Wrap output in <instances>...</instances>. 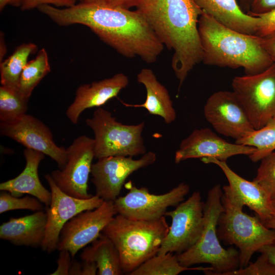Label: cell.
<instances>
[{
    "mask_svg": "<svg viewBox=\"0 0 275 275\" xmlns=\"http://www.w3.org/2000/svg\"><path fill=\"white\" fill-rule=\"evenodd\" d=\"M38 10L60 26L81 24L103 42L127 58L155 62L164 45L140 11H132L111 0H85L60 8L44 5Z\"/></svg>",
    "mask_w": 275,
    "mask_h": 275,
    "instance_id": "obj_1",
    "label": "cell"
},
{
    "mask_svg": "<svg viewBox=\"0 0 275 275\" xmlns=\"http://www.w3.org/2000/svg\"><path fill=\"white\" fill-rule=\"evenodd\" d=\"M136 9L163 45L173 50L171 65L179 89L202 61L198 20L203 11L194 0H146Z\"/></svg>",
    "mask_w": 275,
    "mask_h": 275,
    "instance_id": "obj_2",
    "label": "cell"
},
{
    "mask_svg": "<svg viewBox=\"0 0 275 275\" xmlns=\"http://www.w3.org/2000/svg\"><path fill=\"white\" fill-rule=\"evenodd\" d=\"M198 31L202 62L207 65L242 68L246 75H254L274 63L260 36L232 30L204 12L199 18Z\"/></svg>",
    "mask_w": 275,
    "mask_h": 275,
    "instance_id": "obj_3",
    "label": "cell"
},
{
    "mask_svg": "<svg viewBox=\"0 0 275 275\" xmlns=\"http://www.w3.org/2000/svg\"><path fill=\"white\" fill-rule=\"evenodd\" d=\"M165 217L136 220L117 214L103 229L118 251L124 273L129 274L157 254L169 230Z\"/></svg>",
    "mask_w": 275,
    "mask_h": 275,
    "instance_id": "obj_4",
    "label": "cell"
},
{
    "mask_svg": "<svg viewBox=\"0 0 275 275\" xmlns=\"http://www.w3.org/2000/svg\"><path fill=\"white\" fill-rule=\"evenodd\" d=\"M222 195L220 184L208 191L204 204V225L201 236L191 248L177 255L182 265L191 267L208 264L212 268L208 274L210 275H227L239 267V251L233 247L224 248L217 235L218 221L224 210Z\"/></svg>",
    "mask_w": 275,
    "mask_h": 275,
    "instance_id": "obj_5",
    "label": "cell"
},
{
    "mask_svg": "<svg viewBox=\"0 0 275 275\" xmlns=\"http://www.w3.org/2000/svg\"><path fill=\"white\" fill-rule=\"evenodd\" d=\"M222 189L224 210L218 221L217 235L219 239L238 249L239 268H243L256 252L275 241V230L266 227L257 216L244 212V205L227 185Z\"/></svg>",
    "mask_w": 275,
    "mask_h": 275,
    "instance_id": "obj_6",
    "label": "cell"
},
{
    "mask_svg": "<svg viewBox=\"0 0 275 275\" xmlns=\"http://www.w3.org/2000/svg\"><path fill=\"white\" fill-rule=\"evenodd\" d=\"M86 124L94 134L95 158L111 156L133 157L146 153L142 135L145 122L126 125L118 121L112 113L101 107L96 109Z\"/></svg>",
    "mask_w": 275,
    "mask_h": 275,
    "instance_id": "obj_7",
    "label": "cell"
},
{
    "mask_svg": "<svg viewBox=\"0 0 275 275\" xmlns=\"http://www.w3.org/2000/svg\"><path fill=\"white\" fill-rule=\"evenodd\" d=\"M232 87L255 130L275 118V62L260 73L235 77Z\"/></svg>",
    "mask_w": 275,
    "mask_h": 275,
    "instance_id": "obj_8",
    "label": "cell"
},
{
    "mask_svg": "<svg viewBox=\"0 0 275 275\" xmlns=\"http://www.w3.org/2000/svg\"><path fill=\"white\" fill-rule=\"evenodd\" d=\"M204 204L200 192L195 191L174 210L166 212L164 216L170 217L172 223L158 255L179 254L196 244L203 228Z\"/></svg>",
    "mask_w": 275,
    "mask_h": 275,
    "instance_id": "obj_9",
    "label": "cell"
},
{
    "mask_svg": "<svg viewBox=\"0 0 275 275\" xmlns=\"http://www.w3.org/2000/svg\"><path fill=\"white\" fill-rule=\"evenodd\" d=\"M128 188L125 195L119 197L114 202L117 214L132 219L144 221L164 216L169 207L177 206L184 201L190 189L184 182L160 195L151 194L146 187L138 188L131 183Z\"/></svg>",
    "mask_w": 275,
    "mask_h": 275,
    "instance_id": "obj_10",
    "label": "cell"
},
{
    "mask_svg": "<svg viewBox=\"0 0 275 275\" xmlns=\"http://www.w3.org/2000/svg\"><path fill=\"white\" fill-rule=\"evenodd\" d=\"M94 145V139L86 135L77 137L66 149L64 167L51 172L57 185L68 195L83 199L92 196L88 193V180L95 158Z\"/></svg>",
    "mask_w": 275,
    "mask_h": 275,
    "instance_id": "obj_11",
    "label": "cell"
},
{
    "mask_svg": "<svg viewBox=\"0 0 275 275\" xmlns=\"http://www.w3.org/2000/svg\"><path fill=\"white\" fill-rule=\"evenodd\" d=\"M91 175L96 195L104 201L114 202L119 196L127 178L133 172L155 162L156 154L146 152L138 159L132 157L111 156L97 159Z\"/></svg>",
    "mask_w": 275,
    "mask_h": 275,
    "instance_id": "obj_12",
    "label": "cell"
},
{
    "mask_svg": "<svg viewBox=\"0 0 275 275\" xmlns=\"http://www.w3.org/2000/svg\"><path fill=\"white\" fill-rule=\"evenodd\" d=\"M45 178L50 187L51 198L46 211L47 223L41 248L43 251L51 253L57 250L60 235L66 223L84 211L98 208L104 201L96 195L85 199L71 196L57 185L50 174H46Z\"/></svg>",
    "mask_w": 275,
    "mask_h": 275,
    "instance_id": "obj_13",
    "label": "cell"
},
{
    "mask_svg": "<svg viewBox=\"0 0 275 275\" xmlns=\"http://www.w3.org/2000/svg\"><path fill=\"white\" fill-rule=\"evenodd\" d=\"M204 115L216 132L235 141L255 130L233 91H219L213 93L204 105Z\"/></svg>",
    "mask_w": 275,
    "mask_h": 275,
    "instance_id": "obj_14",
    "label": "cell"
},
{
    "mask_svg": "<svg viewBox=\"0 0 275 275\" xmlns=\"http://www.w3.org/2000/svg\"><path fill=\"white\" fill-rule=\"evenodd\" d=\"M117 214L113 201H103L96 209L78 213L62 228L57 250H67L73 258L79 250L100 236L103 229Z\"/></svg>",
    "mask_w": 275,
    "mask_h": 275,
    "instance_id": "obj_15",
    "label": "cell"
},
{
    "mask_svg": "<svg viewBox=\"0 0 275 275\" xmlns=\"http://www.w3.org/2000/svg\"><path fill=\"white\" fill-rule=\"evenodd\" d=\"M0 133L21 144L26 148L48 156L59 169L65 166L67 150L57 145L50 129L41 120L26 113L10 121L0 122Z\"/></svg>",
    "mask_w": 275,
    "mask_h": 275,
    "instance_id": "obj_16",
    "label": "cell"
},
{
    "mask_svg": "<svg viewBox=\"0 0 275 275\" xmlns=\"http://www.w3.org/2000/svg\"><path fill=\"white\" fill-rule=\"evenodd\" d=\"M255 150L252 146L229 143L209 128L196 129L181 141L174 161L179 163L188 159L212 157L226 161L233 156H249Z\"/></svg>",
    "mask_w": 275,
    "mask_h": 275,
    "instance_id": "obj_17",
    "label": "cell"
},
{
    "mask_svg": "<svg viewBox=\"0 0 275 275\" xmlns=\"http://www.w3.org/2000/svg\"><path fill=\"white\" fill-rule=\"evenodd\" d=\"M201 160L204 163L216 164L222 170L228 181L227 186L231 193L244 206L253 210L263 224L273 216L271 199L259 184L238 175L226 161L212 157H204Z\"/></svg>",
    "mask_w": 275,
    "mask_h": 275,
    "instance_id": "obj_18",
    "label": "cell"
},
{
    "mask_svg": "<svg viewBox=\"0 0 275 275\" xmlns=\"http://www.w3.org/2000/svg\"><path fill=\"white\" fill-rule=\"evenodd\" d=\"M128 84V77L123 73H118L110 78L80 85L73 101L66 110L67 118L72 123L77 124L82 112L104 105L117 97Z\"/></svg>",
    "mask_w": 275,
    "mask_h": 275,
    "instance_id": "obj_19",
    "label": "cell"
},
{
    "mask_svg": "<svg viewBox=\"0 0 275 275\" xmlns=\"http://www.w3.org/2000/svg\"><path fill=\"white\" fill-rule=\"evenodd\" d=\"M25 166L22 172L14 178L0 184L1 191L20 197L24 194L31 195L48 206L51 194L41 183L38 175L39 165L45 154L36 150L26 148L23 151Z\"/></svg>",
    "mask_w": 275,
    "mask_h": 275,
    "instance_id": "obj_20",
    "label": "cell"
},
{
    "mask_svg": "<svg viewBox=\"0 0 275 275\" xmlns=\"http://www.w3.org/2000/svg\"><path fill=\"white\" fill-rule=\"evenodd\" d=\"M203 11L221 24L234 31L257 35L261 19L244 13L236 0H194Z\"/></svg>",
    "mask_w": 275,
    "mask_h": 275,
    "instance_id": "obj_21",
    "label": "cell"
},
{
    "mask_svg": "<svg viewBox=\"0 0 275 275\" xmlns=\"http://www.w3.org/2000/svg\"><path fill=\"white\" fill-rule=\"evenodd\" d=\"M46 223V213L42 210L22 217H11L0 226V238L15 245L41 247Z\"/></svg>",
    "mask_w": 275,
    "mask_h": 275,
    "instance_id": "obj_22",
    "label": "cell"
},
{
    "mask_svg": "<svg viewBox=\"0 0 275 275\" xmlns=\"http://www.w3.org/2000/svg\"><path fill=\"white\" fill-rule=\"evenodd\" d=\"M138 82L143 85L146 90L145 101L142 104H131L121 101L127 107H144L150 114L160 116L167 124L175 121L176 113L167 88L157 79L153 71L143 68L136 76Z\"/></svg>",
    "mask_w": 275,
    "mask_h": 275,
    "instance_id": "obj_23",
    "label": "cell"
},
{
    "mask_svg": "<svg viewBox=\"0 0 275 275\" xmlns=\"http://www.w3.org/2000/svg\"><path fill=\"white\" fill-rule=\"evenodd\" d=\"M80 258L82 260L95 262L98 267L97 274L121 275L124 273L117 249L102 233L91 246L84 250Z\"/></svg>",
    "mask_w": 275,
    "mask_h": 275,
    "instance_id": "obj_24",
    "label": "cell"
},
{
    "mask_svg": "<svg viewBox=\"0 0 275 275\" xmlns=\"http://www.w3.org/2000/svg\"><path fill=\"white\" fill-rule=\"evenodd\" d=\"M187 270L202 271L208 274L212 271L210 266L186 267L182 265L177 256L168 253L156 255L142 264L129 275H177Z\"/></svg>",
    "mask_w": 275,
    "mask_h": 275,
    "instance_id": "obj_25",
    "label": "cell"
},
{
    "mask_svg": "<svg viewBox=\"0 0 275 275\" xmlns=\"http://www.w3.org/2000/svg\"><path fill=\"white\" fill-rule=\"evenodd\" d=\"M37 50L33 43H24L15 49L12 54L0 64L1 84L2 86L17 89L21 73L31 54Z\"/></svg>",
    "mask_w": 275,
    "mask_h": 275,
    "instance_id": "obj_26",
    "label": "cell"
},
{
    "mask_svg": "<svg viewBox=\"0 0 275 275\" xmlns=\"http://www.w3.org/2000/svg\"><path fill=\"white\" fill-rule=\"evenodd\" d=\"M50 72L48 53L45 49L42 48L24 68L20 77L18 91L23 97L29 99L35 88Z\"/></svg>",
    "mask_w": 275,
    "mask_h": 275,
    "instance_id": "obj_27",
    "label": "cell"
},
{
    "mask_svg": "<svg viewBox=\"0 0 275 275\" xmlns=\"http://www.w3.org/2000/svg\"><path fill=\"white\" fill-rule=\"evenodd\" d=\"M235 143L254 147L255 151L249 157L254 162L260 161L275 151V118L261 128L255 130L246 136L236 141Z\"/></svg>",
    "mask_w": 275,
    "mask_h": 275,
    "instance_id": "obj_28",
    "label": "cell"
},
{
    "mask_svg": "<svg viewBox=\"0 0 275 275\" xmlns=\"http://www.w3.org/2000/svg\"><path fill=\"white\" fill-rule=\"evenodd\" d=\"M28 98L23 97L17 89L0 87V122L13 120L26 113Z\"/></svg>",
    "mask_w": 275,
    "mask_h": 275,
    "instance_id": "obj_29",
    "label": "cell"
},
{
    "mask_svg": "<svg viewBox=\"0 0 275 275\" xmlns=\"http://www.w3.org/2000/svg\"><path fill=\"white\" fill-rule=\"evenodd\" d=\"M260 161L253 181L262 187L272 200L275 197V151Z\"/></svg>",
    "mask_w": 275,
    "mask_h": 275,
    "instance_id": "obj_30",
    "label": "cell"
},
{
    "mask_svg": "<svg viewBox=\"0 0 275 275\" xmlns=\"http://www.w3.org/2000/svg\"><path fill=\"white\" fill-rule=\"evenodd\" d=\"M42 202L35 197L25 196L19 198L9 192L2 191L0 194V213L17 209H27L34 211L42 210Z\"/></svg>",
    "mask_w": 275,
    "mask_h": 275,
    "instance_id": "obj_31",
    "label": "cell"
},
{
    "mask_svg": "<svg viewBox=\"0 0 275 275\" xmlns=\"http://www.w3.org/2000/svg\"><path fill=\"white\" fill-rule=\"evenodd\" d=\"M227 275H275V265L265 254L261 253L254 262H250L245 267L239 268Z\"/></svg>",
    "mask_w": 275,
    "mask_h": 275,
    "instance_id": "obj_32",
    "label": "cell"
},
{
    "mask_svg": "<svg viewBox=\"0 0 275 275\" xmlns=\"http://www.w3.org/2000/svg\"><path fill=\"white\" fill-rule=\"evenodd\" d=\"M76 3L75 0H22L20 9L28 11L38 8L41 5H48L57 8H67L73 6Z\"/></svg>",
    "mask_w": 275,
    "mask_h": 275,
    "instance_id": "obj_33",
    "label": "cell"
},
{
    "mask_svg": "<svg viewBox=\"0 0 275 275\" xmlns=\"http://www.w3.org/2000/svg\"><path fill=\"white\" fill-rule=\"evenodd\" d=\"M252 16L259 17L261 19L257 36L264 37L275 32V9Z\"/></svg>",
    "mask_w": 275,
    "mask_h": 275,
    "instance_id": "obj_34",
    "label": "cell"
},
{
    "mask_svg": "<svg viewBox=\"0 0 275 275\" xmlns=\"http://www.w3.org/2000/svg\"><path fill=\"white\" fill-rule=\"evenodd\" d=\"M57 259L58 266L57 269L50 274L52 275H69V269L71 264V255L67 250L60 251Z\"/></svg>",
    "mask_w": 275,
    "mask_h": 275,
    "instance_id": "obj_35",
    "label": "cell"
},
{
    "mask_svg": "<svg viewBox=\"0 0 275 275\" xmlns=\"http://www.w3.org/2000/svg\"><path fill=\"white\" fill-rule=\"evenodd\" d=\"M275 9V0H252L248 13L251 15L263 13Z\"/></svg>",
    "mask_w": 275,
    "mask_h": 275,
    "instance_id": "obj_36",
    "label": "cell"
},
{
    "mask_svg": "<svg viewBox=\"0 0 275 275\" xmlns=\"http://www.w3.org/2000/svg\"><path fill=\"white\" fill-rule=\"evenodd\" d=\"M262 46L275 62V32L268 35L260 37Z\"/></svg>",
    "mask_w": 275,
    "mask_h": 275,
    "instance_id": "obj_37",
    "label": "cell"
},
{
    "mask_svg": "<svg viewBox=\"0 0 275 275\" xmlns=\"http://www.w3.org/2000/svg\"><path fill=\"white\" fill-rule=\"evenodd\" d=\"M81 275H95L98 272V267L95 262L82 260Z\"/></svg>",
    "mask_w": 275,
    "mask_h": 275,
    "instance_id": "obj_38",
    "label": "cell"
},
{
    "mask_svg": "<svg viewBox=\"0 0 275 275\" xmlns=\"http://www.w3.org/2000/svg\"><path fill=\"white\" fill-rule=\"evenodd\" d=\"M258 252L265 254L270 262L275 265V241L264 246Z\"/></svg>",
    "mask_w": 275,
    "mask_h": 275,
    "instance_id": "obj_39",
    "label": "cell"
},
{
    "mask_svg": "<svg viewBox=\"0 0 275 275\" xmlns=\"http://www.w3.org/2000/svg\"><path fill=\"white\" fill-rule=\"evenodd\" d=\"M114 3L127 9L138 7L146 0H111Z\"/></svg>",
    "mask_w": 275,
    "mask_h": 275,
    "instance_id": "obj_40",
    "label": "cell"
},
{
    "mask_svg": "<svg viewBox=\"0 0 275 275\" xmlns=\"http://www.w3.org/2000/svg\"><path fill=\"white\" fill-rule=\"evenodd\" d=\"M22 2V0H0V11H2L8 5L20 7Z\"/></svg>",
    "mask_w": 275,
    "mask_h": 275,
    "instance_id": "obj_41",
    "label": "cell"
},
{
    "mask_svg": "<svg viewBox=\"0 0 275 275\" xmlns=\"http://www.w3.org/2000/svg\"><path fill=\"white\" fill-rule=\"evenodd\" d=\"M69 275H81V264L76 261H72Z\"/></svg>",
    "mask_w": 275,
    "mask_h": 275,
    "instance_id": "obj_42",
    "label": "cell"
},
{
    "mask_svg": "<svg viewBox=\"0 0 275 275\" xmlns=\"http://www.w3.org/2000/svg\"><path fill=\"white\" fill-rule=\"evenodd\" d=\"M4 35L2 32L1 33V47H0V61L1 62L3 61L5 54L7 52L6 45L4 39Z\"/></svg>",
    "mask_w": 275,
    "mask_h": 275,
    "instance_id": "obj_43",
    "label": "cell"
},
{
    "mask_svg": "<svg viewBox=\"0 0 275 275\" xmlns=\"http://www.w3.org/2000/svg\"><path fill=\"white\" fill-rule=\"evenodd\" d=\"M252 0H240V7L246 13L250 11Z\"/></svg>",
    "mask_w": 275,
    "mask_h": 275,
    "instance_id": "obj_44",
    "label": "cell"
},
{
    "mask_svg": "<svg viewBox=\"0 0 275 275\" xmlns=\"http://www.w3.org/2000/svg\"><path fill=\"white\" fill-rule=\"evenodd\" d=\"M264 224L269 228L275 230V214L267 221L265 222Z\"/></svg>",
    "mask_w": 275,
    "mask_h": 275,
    "instance_id": "obj_45",
    "label": "cell"
},
{
    "mask_svg": "<svg viewBox=\"0 0 275 275\" xmlns=\"http://www.w3.org/2000/svg\"><path fill=\"white\" fill-rule=\"evenodd\" d=\"M271 205L273 210L274 214H275V197L271 200Z\"/></svg>",
    "mask_w": 275,
    "mask_h": 275,
    "instance_id": "obj_46",
    "label": "cell"
},
{
    "mask_svg": "<svg viewBox=\"0 0 275 275\" xmlns=\"http://www.w3.org/2000/svg\"><path fill=\"white\" fill-rule=\"evenodd\" d=\"M76 2H77L78 1L79 2H82V1H85V0H75Z\"/></svg>",
    "mask_w": 275,
    "mask_h": 275,
    "instance_id": "obj_47",
    "label": "cell"
}]
</instances>
